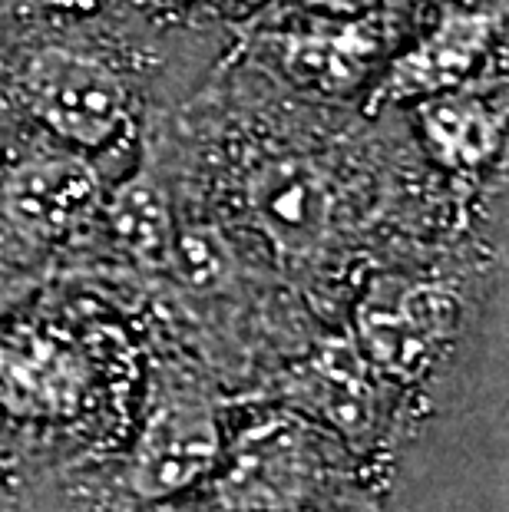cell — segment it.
Here are the masks:
<instances>
[{
	"instance_id": "6da1fadb",
	"label": "cell",
	"mask_w": 509,
	"mask_h": 512,
	"mask_svg": "<svg viewBox=\"0 0 509 512\" xmlns=\"http://www.w3.org/2000/svg\"><path fill=\"white\" fill-rule=\"evenodd\" d=\"M460 324V298L440 281L384 275L354 304L351 341L374 377L417 384Z\"/></svg>"
},
{
	"instance_id": "7a4b0ae2",
	"label": "cell",
	"mask_w": 509,
	"mask_h": 512,
	"mask_svg": "<svg viewBox=\"0 0 509 512\" xmlns=\"http://www.w3.org/2000/svg\"><path fill=\"white\" fill-rule=\"evenodd\" d=\"M324 476L308 420L275 413L245 427L215 470V496L229 512H298Z\"/></svg>"
},
{
	"instance_id": "3957f363",
	"label": "cell",
	"mask_w": 509,
	"mask_h": 512,
	"mask_svg": "<svg viewBox=\"0 0 509 512\" xmlns=\"http://www.w3.org/2000/svg\"><path fill=\"white\" fill-rule=\"evenodd\" d=\"M222 450L215 403L196 387H166L149 400L136 430L126 483L143 503H166L215 476Z\"/></svg>"
},
{
	"instance_id": "277c9868",
	"label": "cell",
	"mask_w": 509,
	"mask_h": 512,
	"mask_svg": "<svg viewBox=\"0 0 509 512\" xmlns=\"http://www.w3.org/2000/svg\"><path fill=\"white\" fill-rule=\"evenodd\" d=\"M34 116L53 136L80 149H100L123 129L129 96L103 60L70 50H40L24 73Z\"/></svg>"
},
{
	"instance_id": "5b68a950",
	"label": "cell",
	"mask_w": 509,
	"mask_h": 512,
	"mask_svg": "<svg viewBox=\"0 0 509 512\" xmlns=\"http://www.w3.org/2000/svg\"><path fill=\"white\" fill-rule=\"evenodd\" d=\"M255 228L281 258L308 261L334 232V189L318 162L305 156L265 159L245 185Z\"/></svg>"
},
{
	"instance_id": "8992f818",
	"label": "cell",
	"mask_w": 509,
	"mask_h": 512,
	"mask_svg": "<svg viewBox=\"0 0 509 512\" xmlns=\"http://www.w3.org/2000/svg\"><path fill=\"white\" fill-rule=\"evenodd\" d=\"M278 400L301 420L364 443L377 427V387L351 337H328L278 380Z\"/></svg>"
},
{
	"instance_id": "52a82bcc",
	"label": "cell",
	"mask_w": 509,
	"mask_h": 512,
	"mask_svg": "<svg viewBox=\"0 0 509 512\" xmlns=\"http://www.w3.org/2000/svg\"><path fill=\"white\" fill-rule=\"evenodd\" d=\"M100 205V179L83 156L34 152L0 182V215L27 242L47 245L70 235Z\"/></svg>"
},
{
	"instance_id": "ba28073f",
	"label": "cell",
	"mask_w": 509,
	"mask_h": 512,
	"mask_svg": "<svg viewBox=\"0 0 509 512\" xmlns=\"http://www.w3.org/2000/svg\"><path fill=\"white\" fill-rule=\"evenodd\" d=\"M93 370L67 337L20 328L0 341V403L24 420H70L90 394Z\"/></svg>"
},
{
	"instance_id": "9c48e42d",
	"label": "cell",
	"mask_w": 509,
	"mask_h": 512,
	"mask_svg": "<svg viewBox=\"0 0 509 512\" xmlns=\"http://www.w3.org/2000/svg\"><path fill=\"white\" fill-rule=\"evenodd\" d=\"M496 37V17L483 10H443L433 30L404 50L387 67L384 80L367 103L377 113L394 103H424L430 96L460 90V83L473 73V67L486 57Z\"/></svg>"
},
{
	"instance_id": "30bf717a",
	"label": "cell",
	"mask_w": 509,
	"mask_h": 512,
	"mask_svg": "<svg viewBox=\"0 0 509 512\" xmlns=\"http://www.w3.org/2000/svg\"><path fill=\"white\" fill-rule=\"evenodd\" d=\"M377 50H381V34L374 20H354L324 34H285L278 43V60L288 80L301 90L338 96L351 93L364 80Z\"/></svg>"
},
{
	"instance_id": "8fae6325",
	"label": "cell",
	"mask_w": 509,
	"mask_h": 512,
	"mask_svg": "<svg viewBox=\"0 0 509 512\" xmlns=\"http://www.w3.org/2000/svg\"><path fill=\"white\" fill-rule=\"evenodd\" d=\"M430 156L450 172H476L503 146V123L480 96L450 90L417 103Z\"/></svg>"
},
{
	"instance_id": "7c38bea8",
	"label": "cell",
	"mask_w": 509,
	"mask_h": 512,
	"mask_svg": "<svg viewBox=\"0 0 509 512\" xmlns=\"http://www.w3.org/2000/svg\"><path fill=\"white\" fill-rule=\"evenodd\" d=\"M106 222H110L116 245L139 268L153 271V275H166V261L179 222L153 169L139 166L133 176L116 185L110 202H106Z\"/></svg>"
},
{
	"instance_id": "4fadbf2b",
	"label": "cell",
	"mask_w": 509,
	"mask_h": 512,
	"mask_svg": "<svg viewBox=\"0 0 509 512\" xmlns=\"http://www.w3.org/2000/svg\"><path fill=\"white\" fill-rule=\"evenodd\" d=\"M166 275L192 294H222L232 288L238 275L235 248L219 225H179L166 261Z\"/></svg>"
},
{
	"instance_id": "5bb4252c",
	"label": "cell",
	"mask_w": 509,
	"mask_h": 512,
	"mask_svg": "<svg viewBox=\"0 0 509 512\" xmlns=\"http://www.w3.org/2000/svg\"><path fill=\"white\" fill-rule=\"evenodd\" d=\"M305 4L328 7V10H361L364 4H371V0H305Z\"/></svg>"
},
{
	"instance_id": "9a60e30c",
	"label": "cell",
	"mask_w": 509,
	"mask_h": 512,
	"mask_svg": "<svg viewBox=\"0 0 509 512\" xmlns=\"http://www.w3.org/2000/svg\"><path fill=\"white\" fill-rule=\"evenodd\" d=\"M328 512H377V509L367 503V499H344L341 506H334Z\"/></svg>"
}]
</instances>
